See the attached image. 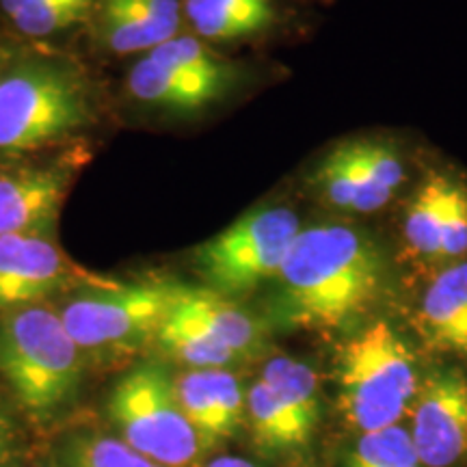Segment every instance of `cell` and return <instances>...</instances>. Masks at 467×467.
Segmentation results:
<instances>
[{
  "mask_svg": "<svg viewBox=\"0 0 467 467\" xmlns=\"http://www.w3.org/2000/svg\"><path fill=\"white\" fill-rule=\"evenodd\" d=\"M275 279L271 314L277 325L334 331L364 317L377 301L383 260L353 227H301Z\"/></svg>",
  "mask_w": 467,
  "mask_h": 467,
  "instance_id": "cell-1",
  "label": "cell"
},
{
  "mask_svg": "<svg viewBox=\"0 0 467 467\" xmlns=\"http://www.w3.org/2000/svg\"><path fill=\"white\" fill-rule=\"evenodd\" d=\"M0 379L39 422L72 405L83 381V353L57 309L42 303L0 317Z\"/></svg>",
  "mask_w": 467,
  "mask_h": 467,
  "instance_id": "cell-2",
  "label": "cell"
},
{
  "mask_svg": "<svg viewBox=\"0 0 467 467\" xmlns=\"http://www.w3.org/2000/svg\"><path fill=\"white\" fill-rule=\"evenodd\" d=\"M337 405L364 433L400 424L416 400L420 379L411 350L388 323H375L337 355Z\"/></svg>",
  "mask_w": 467,
  "mask_h": 467,
  "instance_id": "cell-3",
  "label": "cell"
},
{
  "mask_svg": "<svg viewBox=\"0 0 467 467\" xmlns=\"http://www.w3.org/2000/svg\"><path fill=\"white\" fill-rule=\"evenodd\" d=\"M89 96L72 69L26 61L0 76V156L16 159L89 121Z\"/></svg>",
  "mask_w": 467,
  "mask_h": 467,
  "instance_id": "cell-4",
  "label": "cell"
},
{
  "mask_svg": "<svg viewBox=\"0 0 467 467\" xmlns=\"http://www.w3.org/2000/svg\"><path fill=\"white\" fill-rule=\"evenodd\" d=\"M119 440L165 467H202L203 448L175 394V379L156 361L137 364L109 396Z\"/></svg>",
  "mask_w": 467,
  "mask_h": 467,
  "instance_id": "cell-5",
  "label": "cell"
},
{
  "mask_svg": "<svg viewBox=\"0 0 467 467\" xmlns=\"http://www.w3.org/2000/svg\"><path fill=\"white\" fill-rule=\"evenodd\" d=\"M173 284L85 285L57 309L83 355L117 359L156 340L171 306Z\"/></svg>",
  "mask_w": 467,
  "mask_h": 467,
  "instance_id": "cell-6",
  "label": "cell"
},
{
  "mask_svg": "<svg viewBox=\"0 0 467 467\" xmlns=\"http://www.w3.org/2000/svg\"><path fill=\"white\" fill-rule=\"evenodd\" d=\"M299 232L288 208L254 210L195 251L197 271L206 288L236 299L277 277Z\"/></svg>",
  "mask_w": 467,
  "mask_h": 467,
  "instance_id": "cell-7",
  "label": "cell"
},
{
  "mask_svg": "<svg viewBox=\"0 0 467 467\" xmlns=\"http://www.w3.org/2000/svg\"><path fill=\"white\" fill-rule=\"evenodd\" d=\"M409 413V437L422 467H454L467 459V377L459 368L426 375Z\"/></svg>",
  "mask_w": 467,
  "mask_h": 467,
  "instance_id": "cell-8",
  "label": "cell"
},
{
  "mask_svg": "<svg viewBox=\"0 0 467 467\" xmlns=\"http://www.w3.org/2000/svg\"><path fill=\"white\" fill-rule=\"evenodd\" d=\"M87 284V273L42 236H0V317L42 306L46 299Z\"/></svg>",
  "mask_w": 467,
  "mask_h": 467,
  "instance_id": "cell-9",
  "label": "cell"
},
{
  "mask_svg": "<svg viewBox=\"0 0 467 467\" xmlns=\"http://www.w3.org/2000/svg\"><path fill=\"white\" fill-rule=\"evenodd\" d=\"M69 189L66 165L26 167L0 173V236L52 232Z\"/></svg>",
  "mask_w": 467,
  "mask_h": 467,
  "instance_id": "cell-10",
  "label": "cell"
},
{
  "mask_svg": "<svg viewBox=\"0 0 467 467\" xmlns=\"http://www.w3.org/2000/svg\"><path fill=\"white\" fill-rule=\"evenodd\" d=\"M184 416L200 437L203 452L232 440L244 422V396L230 368L186 370L175 379Z\"/></svg>",
  "mask_w": 467,
  "mask_h": 467,
  "instance_id": "cell-11",
  "label": "cell"
},
{
  "mask_svg": "<svg viewBox=\"0 0 467 467\" xmlns=\"http://www.w3.org/2000/svg\"><path fill=\"white\" fill-rule=\"evenodd\" d=\"M171 307L208 331L214 340L238 358L255 355L265 344V329L251 314L244 312L227 296L210 288L173 284Z\"/></svg>",
  "mask_w": 467,
  "mask_h": 467,
  "instance_id": "cell-12",
  "label": "cell"
},
{
  "mask_svg": "<svg viewBox=\"0 0 467 467\" xmlns=\"http://www.w3.org/2000/svg\"><path fill=\"white\" fill-rule=\"evenodd\" d=\"M424 340L467 359V260L433 279L420 307Z\"/></svg>",
  "mask_w": 467,
  "mask_h": 467,
  "instance_id": "cell-13",
  "label": "cell"
},
{
  "mask_svg": "<svg viewBox=\"0 0 467 467\" xmlns=\"http://www.w3.org/2000/svg\"><path fill=\"white\" fill-rule=\"evenodd\" d=\"M244 420L255 451L271 459L292 457L303 451L314 435L262 379L251 385L244 396Z\"/></svg>",
  "mask_w": 467,
  "mask_h": 467,
  "instance_id": "cell-14",
  "label": "cell"
},
{
  "mask_svg": "<svg viewBox=\"0 0 467 467\" xmlns=\"http://www.w3.org/2000/svg\"><path fill=\"white\" fill-rule=\"evenodd\" d=\"M126 85L130 96L137 98L139 102L169 110H197L225 93V89L217 85L191 78V76L161 66L148 57L130 69Z\"/></svg>",
  "mask_w": 467,
  "mask_h": 467,
  "instance_id": "cell-15",
  "label": "cell"
},
{
  "mask_svg": "<svg viewBox=\"0 0 467 467\" xmlns=\"http://www.w3.org/2000/svg\"><path fill=\"white\" fill-rule=\"evenodd\" d=\"M314 186L323 192L331 206L353 210V213H372L383 208L392 197V192L366 178L350 143L331 151L320 162L314 175Z\"/></svg>",
  "mask_w": 467,
  "mask_h": 467,
  "instance_id": "cell-16",
  "label": "cell"
},
{
  "mask_svg": "<svg viewBox=\"0 0 467 467\" xmlns=\"http://www.w3.org/2000/svg\"><path fill=\"white\" fill-rule=\"evenodd\" d=\"M184 11L195 31L206 39H238L271 25V0H186Z\"/></svg>",
  "mask_w": 467,
  "mask_h": 467,
  "instance_id": "cell-17",
  "label": "cell"
},
{
  "mask_svg": "<svg viewBox=\"0 0 467 467\" xmlns=\"http://www.w3.org/2000/svg\"><path fill=\"white\" fill-rule=\"evenodd\" d=\"M104 37L119 55L154 50L178 31L162 25L143 0H104Z\"/></svg>",
  "mask_w": 467,
  "mask_h": 467,
  "instance_id": "cell-18",
  "label": "cell"
},
{
  "mask_svg": "<svg viewBox=\"0 0 467 467\" xmlns=\"http://www.w3.org/2000/svg\"><path fill=\"white\" fill-rule=\"evenodd\" d=\"M154 342L165 350L169 358L182 361L192 370L230 368L241 359L219 340H214L208 331H203L200 325L175 312L171 306H169L167 317L159 327Z\"/></svg>",
  "mask_w": 467,
  "mask_h": 467,
  "instance_id": "cell-19",
  "label": "cell"
},
{
  "mask_svg": "<svg viewBox=\"0 0 467 467\" xmlns=\"http://www.w3.org/2000/svg\"><path fill=\"white\" fill-rule=\"evenodd\" d=\"M262 381L285 407L299 416L312 433H317L323 418V394L317 372L292 358H273L262 370Z\"/></svg>",
  "mask_w": 467,
  "mask_h": 467,
  "instance_id": "cell-20",
  "label": "cell"
},
{
  "mask_svg": "<svg viewBox=\"0 0 467 467\" xmlns=\"http://www.w3.org/2000/svg\"><path fill=\"white\" fill-rule=\"evenodd\" d=\"M451 180L431 173L416 191L405 214V238L420 258L440 260V234L443 203H446Z\"/></svg>",
  "mask_w": 467,
  "mask_h": 467,
  "instance_id": "cell-21",
  "label": "cell"
},
{
  "mask_svg": "<svg viewBox=\"0 0 467 467\" xmlns=\"http://www.w3.org/2000/svg\"><path fill=\"white\" fill-rule=\"evenodd\" d=\"M148 58L169 69H175V72L191 76V78L217 85L225 91L236 83V69L232 63L214 55L208 46H203L195 37H178L175 35L173 39L161 44L159 48L150 50Z\"/></svg>",
  "mask_w": 467,
  "mask_h": 467,
  "instance_id": "cell-22",
  "label": "cell"
},
{
  "mask_svg": "<svg viewBox=\"0 0 467 467\" xmlns=\"http://www.w3.org/2000/svg\"><path fill=\"white\" fill-rule=\"evenodd\" d=\"M63 467H165L137 452L117 437L78 431L58 446Z\"/></svg>",
  "mask_w": 467,
  "mask_h": 467,
  "instance_id": "cell-23",
  "label": "cell"
},
{
  "mask_svg": "<svg viewBox=\"0 0 467 467\" xmlns=\"http://www.w3.org/2000/svg\"><path fill=\"white\" fill-rule=\"evenodd\" d=\"M344 467H422L402 424L359 435Z\"/></svg>",
  "mask_w": 467,
  "mask_h": 467,
  "instance_id": "cell-24",
  "label": "cell"
},
{
  "mask_svg": "<svg viewBox=\"0 0 467 467\" xmlns=\"http://www.w3.org/2000/svg\"><path fill=\"white\" fill-rule=\"evenodd\" d=\"M93 7V0H52L39 7L22 9L9 20L28 37H48L83 22Z\"/></svg>",
  "mask_w": 467,
  "mask_h": 467,
  "instance_id": "cell-25",
  "label": "cell"
},
{
  "mask_svg": "<svg viewBox=\"0 0 467 467\" xmlns=\"http://www.w3.org/2000/svg\"><path fill=\"white\" fill-rule=\"evenodd\" d=\"M467 254V192L451 182L443 203L440 260H454Z\"/></svg>",
  "mask_w": 467,
  "mask_h": 467,
  "instance_id": "cell-26",
  "label": "cell"
},
{
  "mask_svg": "<svg viewBox=\"0 0 467 467\" xmlns=\"http://www.w3.org/2000/svg\"><path fill=\"white\" fill-rule=\"evenodd\" d=\"M350 148L355 151V159H358L359 167L364 169V173L372 182L389 192H394L396 186L402 184V180H405V167H402L400 159L392 150L385 148L381 143L370 141L350 143Z\"/></svg>",
  "mask_w": 467,
  "mask_h": 467,
  "instance_id": "cell-27",
  "label": "cell"
},
{
  "mask_svg": "<svg viewBox=\"0 0 467 467\" xmlns=\"http://www.w3.org/2000/svg\"><path fill=\"white\" fill-rule=\"evenodd\" d=\"M22 454V435L11 413L0 405V467H16Z\"/></svg>",
  "mask_w": 467,
  "mask_h": 467,
  "instance_id": "cell-28",
  "label": "cell"
},
{
  "mask_svg": "<svg viewBox=\"0 0 467 467\" xmlns=\"http://www.w3.org/2000/svg\"><path fill=\"white\" fill-rule=\"evenodd\" d=\"M46 3H52V0H0V5H3L5 14H7L9 17L16 16L17 11L39 7V5H46Z\"/></svg>",
  "mask_w": 467,
  "mask_h": 467,
  "instance_id": "cell-29",
  "label": "cell"
},
{
  "mask_svg": "<svg viewBox=\"0 0 467 467\" xmlns=\"http://www.w3.org/2000/svg\"><path fill=\"white\" fill-rule=\"evenodd\" d=\"M203 467H258V465L251 463V461L243 459V457H230V454H223V457L213 459Z\"/></svg>",
  "mask_w": 467,
  "mask_h": 467,
  "instance_id": "cell-30",
  "label": "cell"
},
{
  "mask_svg": "<svg viewBox=\"0 0 467 467\" xmlns=\"http://www.w3.org/2000/svg\"><path fill=\"white\" fill-rule=\"evenodd\" d=\"M7 67H9V55L3 48H0V76L5 74V69H7Z\"/></svg>",
  "mask_w": 467,
  "mask_h": 467,
  "instance_id": "cell-31",
  "label": "cell"
}]
</instances>
